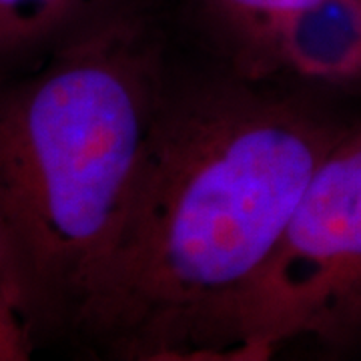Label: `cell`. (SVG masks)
<instances>
[{
    "mask_svg": "<svg viewBox=\"0 0 361 361\" xmlns=\"http://www.w3.org/2000/svg\"><path fill=\"white\" fill-rule=\"evenodd\" d=\"M343 129L239 85L167 97L75 334L139 360H225L235 311Z\"/></svg>",
    "mask_w": 361,
    "mask_h": 361,
    "instance_id": "6da1fadb",
    "label": "cell"
},
{
    "mask_svg": "<svg viewBox=\"0 0 361 361\" xmlns=\"http://www.w3.org/2000/svg\"><path fill=\"white\" fill-rule=\"evenodd\" d=\"M167 97L139 13L0 78V225L42 337L75 331Z\"/></svg>",
    "mask_w": 361,
    "mask_h": 361,
    "instance_id": "7a4b0ae2",
    "label": "cell"
},
{
    "mask_svg": "<svg viewBox=\"0 0 361 361\" xmlns=\"http://www.w3.org/2000/svg\"><path fill=\"white\" fill-rule=\"evenodd\" d=\"M361 329V123L341 130L267 267L233 315L225 360L263 361L299 337Z\"/></svg>",
    "mask_w": 361,
    "mask_h": 361,
    "instance_id": "3957f363",
    "label": "cell"
},
{
    "mask_svg": "<svg viewBox=\"0 0 361 361\" xmlns=\"http://www.w3.org/2000/svg\"><path fill=\"white\" fill-rule=\"evenodd\" d=\"M255 75L287 73L325 85L361 78V0H317L245 49Z\"/></svg>",
    "mask_w": 361,
    "mask_h": 361,
    "instance_id": "277c9868",
    "label": "cell"
},
{
    "mask_svg": "<svg viewBox=\"0 0 361 361\" xmlns=\"http://www.w3.org/2000/svg\"><path fill=\"white\" fill-rule=\"evenodd\" d=\"M137 14L135 0H0V78Z\"/></svg>",
    "mask_w": 361,
    "mask_h": 361,
    "instance_id": "5b68a950",
    "label": "cell"
},
{
    "mask_svg": "<svg viewBox=\"0 0 361 361\" xmlns=\"http://www.w3.org/2000/svg\"><path fill=\"white\" fill-rule=\"evenodd\" d=\"M39 319L0 225V361H25L40 343Z\"/></svg>",
    "mask_w": 361,
    "mask_h": 361,
    "instance_id": "8992f818",
    "label": "cell"
},
{
    "mask_svg": "<svg viewBox=\"0 0 361 361\" xmlns=\"http://www.w3.org/2000/svg\"><path fill=\"white\" fill-rule=\"evenodd\" d=\"M235 40L249 49L285 16L317 0H197Z\"/></svg>",
    "mask_w": 361,
    "mask_h": 361,
    "instance_id": "52a82bcc",
    "label": "cell"
}]
</instances>
